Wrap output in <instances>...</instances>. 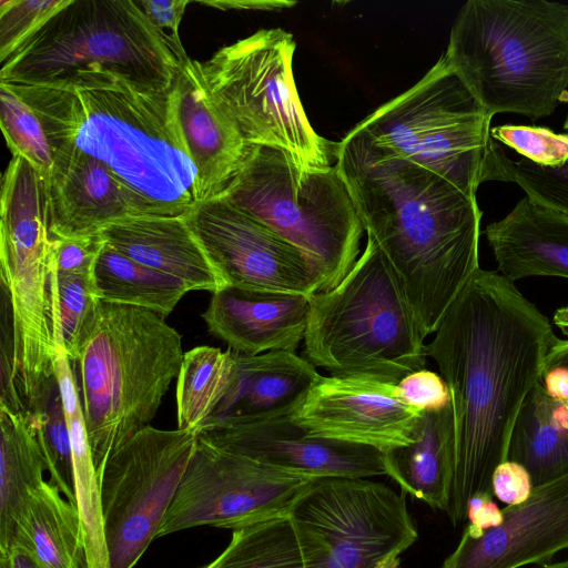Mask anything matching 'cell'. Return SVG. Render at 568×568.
<instances>
[{
    "label": "cell",
    "instance_id": "43",
    "mask_svg": "<svg viewBox=\"0 0 568 568\" xmlns=\"http://www.w3.org/2000/svg\"><path fill=\"white\" fill-rule=\"evenodd\" d=\"M466 519L469 523L463 532L470 538H479L485 530L499 526L504 514L493 500L491 494L477 493L467 501Z\"/></svg>",
    "mask_w": 568,
    "mask_h": 568
},
{
    "label": "cell",
    "instance_id": "21",
    "mask_svg": "<svg viewBox=\"0 0 568 568\" xmlns=\"http://www.w3.org/2000/svg\"><path fill=\"white\" fill-rule=\"evenodd\" d=\"M233 361L226 393L204 425L291 416L322 376L312 363L295 352L273 351L258 355L233 352Z\"/></svg>",
    "mask_w": 568,
    "mask_h": 568
},
{
    "label": "cell",
    "instance_id": "22",
    "mask_svg": "<svg viewBox=\"0 0 568 568\" xmlns=\"http://www.w3.org/2000/svg\"><path fill=\"white\" fill-rule=\"evenodd\" d=\"M484 233L498 270L513 282L530 276L568 278L567 216L525 196Z\"/></svg>",
    "mask_w": 568,
    "mask_h": 568
},
{
    "label": "cell",
    "instance_id": "28",
    "mask_svg": "<svg viewBox=\"0 0 568 568\" xmlns=\"http://www.w3.org/2000/svg\"><path fill=\"white\" fill-rule=\"evenodd\" d=\"M101 302L130 305L166 317L189 292L180 280L145 266L104 243L92 271Z\"/></svg>",
    "mask_w": 568,
    "mask_h": 568
},
{
    "label": "cell",
    "instance_id": "2",
    "mask_svg": "<svg viewBox=\"0 0 568 568\" xmlns=\"http://www.w3.org/2000/svg\"><path fill=\"white\" fill-rule=\"evenodd\" d=\"M334 155L364 231L390 264L424 335L434 334L480 268L476 195L376 145L356 126Z\"/></svg>",
    "mask_w": 568,
    "mask_h": 568
},
{
    "label": "cell",
    "instance_id": "23",
    "mask_svg": "<svg viewBox=\"0 0 568 568\" xmlns=\"http://www.w3.org/2000/svg\"><path fill=\"white\" fill-rule=\"evenodd\" d=\"M100 234L123 255L180 280L189 291L224 287L184 217L130 216Z\"/></svg>",
    "mask_w": 568,
    "mask_h": 568
},
{
    "label": "cell",
    "instance_id": "14",
    "mask_svg": "<svg viewBox=\"0 0 568 568\" xmlns=\"http://www.w3.org/2000/svg\"><path fill=\"white\" fill-rule=\"evenodd\" d=\"M184 219L223 286L306 296L320 291L297 247L223 197L199 202Z\"/></svg>",
    "mask_w": 568,
    "mask_h": 568
},
{
    "label": "cell",
    "instance_id": "19",
    "mask_svg": "<svg viewBox=\"0 0 568 568\" xmlns=\"http://www.w3.org/2000/svg\"><path fill=\"white\" fill-rule=\"evenodd\" d=\"M178 125L196 169L200 202L219 197L239 172L248 144L221 110L202 63L186 58L172 87Z\"/></svg>",
    "mask_w": 568,
    "mask_h": 568
},
{
    "label": "cell",
    "instance_id": "13",
    "mask_svg": "<svg viewBox=\"0 0 568 568\" xmlns=\"http://www.w3.org/2000/svg\"><path fill=\"white\" fill-rule=\"evenodd\" d=\"M314 479L221 449L197 437L158 538L200 526L235 530L286 517Z\"/></svg>",
    "mask_w": 568,
    "mask_h": 568
},
{
    "label": "cell",
    "instance_id": "12",
    "mask_svg": "<svg viewBox=\"0 0 568 568\" xmlns=\"http://www.w3.org/2000/svg\"><path fill=\"white\" fill-rule=\"evenodd\" d=\"M196 443L194 430L149 425L108 458L100 496L110 568H133L158 538Z\"/></svg>",
    "mask_w": 568,
    "mask_h": 568
},
{
    "label": "cell",
    "instance_id": "15",
    "mask_svg": "<svg viewBox=\"0 0 568 568\" xmlns=\"http://www.w3.org/2000/svg\"><path fill=\"white\" fill-rule=\"evenodd\" d=\"M423 412L397 384L362 376H321L291 418L310 436L387 452L413 442Z\"/></svg>",
    "mask_w": 568,
    "mask_h": 568
},
{
    "label": "cell",
    "instance_id": "46",
    "mask_svg": "<svg viewBox=\"0 0 568 568\" xmlns=\"http://www.w3.org/2000/svg\"><path fill=\"white\" fill-rule=\"evenodd\" d=\"M556 366L568 368V339L556 338L546 356L545 372Z\"/></svg>",
    "mask_w": 568,
    "mask_h": 568
},
{
    "label": "cell",
    "instance_id": "10",
    "mask_svg": "<svg viewBox=\"0 0 568 568\" xmlns=\"http://www.w3.org/2000/svg\"><path fill=\"white\" fill-rule=\"evenodd\" d=\"M296 42L261 29L202 63L210 91L247 144L282 149L304 168L329 166L335 145L312 128L292 70Z\"/></svg>",
    "mask_w": 568,
    "mask_h": 568
},
{
    "label": "cell",
    "instance_id": "1",
    "mask_svg": "<svg viewBox=\"0 0 568 568\" xmlns=\"http://www.w3.org/2000/svg\"><path fill=\"white\" fill-rule=\"evenodd\" d=\"M556 338L511 280L479 268L426 345L452 397L455 473L446 514L454 526L466 519L470 497L493 495V473L507 460L516 419Z\"/></svg>",
    "mask_w": 568,
    "mask_h": 568
},
{
    "label": "cell",
    "instance_id": "16",
    "mask_svg": "<svg viewBox=\"0 0 568 568\" xmlns=\"http://www.w3.org/2000/svg\"><path fill=\"white\" fill-rule=\"evenodd\" d=\"M196 433L221 449L315 478L386 476L383 452L310 436L291 416L252 423L213 422Z\"/></svg>",
    "mask_w": 568,
    "mask_h": 568
},
{
    "label": "cell",
    "instance_id": "18",
    "mask_svg": "<svg viewBox=\"0 0 568 568\" xmlns=\"http://www.w3.org/2000/svg\"><path fill=\"white\" fill-rule=\"evenodd\" d=\"M47 184L55 239L99 234L113 223L140 216L131 194L106 165L71 142L55 150Z\"/></svg>",
    "mask_w": 568,
    "mask_h": 568
},
{
    "label": "cell",
    "instance_id": "40",
    "mask_svg": "<svg viewBox=\"0 0 568 568\" xmlns=\"http://www.w3.org/2000/svg\"><path fill=\"white\" fill-rule=\"evenodd\" d=\"M189 2V0L138 1L142 12L164 40L179 63L189 58L179 36V27Z\"/></svg>",
    "mask_w": 568,
    "mask_h": 568
},
{
    "label": "cell",
    "instance_id": "50",
    "mask_svg": "<svg viewBox=\"0 0 568 568\" xmlns=\"http://www.w3.org/2000/svg\"><path fill=\"white\" fill-rule=\"evenodd\" d=\"M0 568H9L8 560L4 555H0Z\"/></svg>",
    "mask_w": 568,
    "mask_h": 568
},
{
    "label": "cell",
    "instance_id": "24",
    "mask_svg": "<svg viewBox=\"0 0 568 568\" xmlns=\"http://www.w3.org/2000/svg\"><path fill=\"white\" fill-rule=\"evenodd\" d=\"M386 476L404 493L447 511L455 473L452 403L423 412L412 443L383 453Z\"/></svg>",
    "mask_w": 568,
    "mask_h": 568
},
{
    "label": "cell",
    "instance_id": "42",
    "mask_svg": "<svg viewBox=\"0 0 568 568\" xmlns=\"http://www.w3.org/2000/svg\"><path fill=\"white\" fill-rule=\"evenodd\" d=\"M532 488L529 473L516 462L507 459L499 464L493 473V495L507 506H517L525 503L529 498Z\"/></svg>",
    "mask_w": 568,
    "mask_h": 568
},
{
    "label": "cell",
    "instance_id": "37",
    "mask_svg": "<svg viewBox=\"0 0 568 568\" xmlns=\"http://www.w3.org/2000/svg\"><path fill=\"white\" fill-rule=\"evenodd\" d=\"M68 0H1L0 61L6 60Z\"/></svg>",
    "mask_w": 568,
    "mask_h": 568
},
{
    "label": "cell",
    "instance_id": "36",
    "mask_svg": "<svg viewBox=\"0 0 568 568\" xmlns=\"http://www.w3.org/2000/svg\"><path fill=\"white\" fill-rule=\"evenodd\" d=\"M490 134L495 141L538 165L558 166L568 159V133H556L542 126L503 124L491 128Z\"/></svg>",
    "mask_w": 568,
    "mask_h": 568
},
{
    "label": "cell",
    "instance_id": "33",
    "mask_svg": "<svg viewBox=\"0 0 568 568\" xmlns=\"http://www.w3.org/2000/svg\"><path fill=\"white\" fill-rule=\"evenodd\" d=\"M29 415L36 424L38 440L50 474V483L64 498L77 506L72 446L58 379Z\"/></svg>",
    "mask_w": 568,
    "mask_h": 568
},
{
    "label": "cell",
    "instance_id": "35",
    "mask_svg": "<svg viewBox=\"0 0 568 568\" xmlns=\"http://www.w3.org/2000/svg\"><path fill=\"white\" fill-rule=\"evenodd\" d=\"M498 180L516 183L534 203L568 217V159L558 166H542L503 150L497 162Z\"/></svg>",
    "mask_w": 568,
    "mask_h": 568
},
{
    "label": "cell",
    "instance_id": "48",
    "mask_svg": "<svg viewBox=\"0 0 568 568\" xmlns=\"http://www.w3.org/2000/svg\"><path fill=\"white\" fill-rule=\"evenodd\" d=\"M376 568H400L399 555H393L379 564Z\"/></svg>",
    "mask_w": 568,
    "mask_h": 568
},
{
    "label": "cell",
    "instance_id": "39",
    "mask_svg": "<svg viewBox=\"0 0 568 568\" xmlns=\"http://www.w3.org/2000/svg\"><path fill=\"white\" fill-rule=\"evenodd\" d=\"M397 388L405 403L422 412L443 409L452 403L445 379L427 368L406 375L397 383Z\"/></svg>",
    "mask_w": 568,
    "mask_h": 568
},
{
    "label": "cell",
    "instance_id": "9",
    "mask_svg": "<svg viewBox=\"0 0 568 568\" xmlns=\"http://www.w3.org/2000/svg\"><path fill=\"white\" fill-rule=\"evenodd\" d=\"M491 119L443 53L418 82L355 126L376 145L476 195L481 183L497 181L503 148L491 138Z\"/></svg>",
    "mask_w": 568,
    "mask_h": 568
},
{
    "label": "cell",
    "instance_id": "17",
    "mask_svg": "<svg viewBox=\"0 0 568 568\" xmlns=\"http://www.w3.org/2000/svg\"><path fill=\"white\" fill-rule=\"evenodd\" d=\"M504 520L479 538L463 532L440 568H521L568 550V473L534 486L529 498L503 508Z\"/></svg>",
    "mask_w": 568,
    "mask_h": 568
},
{
    "label": "cell",
    "instance_id": "25",
    "mask_svg": "<svg viewBox=\"0 0 568 568\" xmlns=\"http://www.w3.org/2000/svg\"><path fill=\"white\" fill-rule=\"evenodd\" d=\"M71 364L67 354L60 351L55 359V376L72 446L75 503L83 530L87 567L110 568L100 477L94 466L79 387Z\"/></svg>",
    "mask_w": 568,
    "mask_h": 568
},
{
    "label": "cell",
    "instance_id": "51",
    "mask_svg": "<svg viewBox=\"0 0 568 568\" xmlns=\"http://www.w3.org/2000/svg\"><path fill=\"white\" fill-rule=\"evenodd\" d=\"M564 129L566 131H568V114H567V118H566L565 123H564Z\"/></svg>",
    "mask_w": 568,
    "mask_h": 568
},
{
    "label": "cell",
    "instance_id": "20",
    "mask_svg": "<svg viewBox=\"0 0 568 568\" xmlns=\"http://www.w3.org/2000/svg\"><path fill=\"white\" fill-rule=\"evenodd\" d=\"M310 297L224 286L212 293L202 317L210 333L233 352H295L304 341Z\"/></svg>",
    "mask_w": 568,
    "mask_h": 568
},
{
    "label": "cell",
    "instance_id": "3",
    "mask_svg": "<svg viewBox=\"0 0 568 568\" xmlns=\"http://www.w3.org/2000/svg\"><path fill=\"white\" fill-rule=\"evenodd\" d=\"M8 84L39 114L53 153L71 142L100 160L131 194L140 216L184 217L200 202L172 88L143 92L125 82L87 90Z\"/></svg>",
    "mask_w": 568,
    "mask_h": 568
},
{
    "label": "cell",
    "instance_id": "32",
    "mask_svg": "<svg viewBox=\"0 0 568 568\" xmlns=\"http://www.w3.org/2000/svg\"><path fill=\"white\" fill-rule=\"evenodd\" d=\"M100 302L94 294L92 273L55 271V343L72 363L94 327Z\"/></svg>",
    "mask_w": 568,
    "mask_h": 568
},
{
    "label": "cell",
    "instance_id": "6",
    "mask_svg": "<svg viewBox=\"0 0 568 568\" xmlns=\"http://www.w3.org/2000/svg\"><path fill=\"white\" fill-rule=\"evenodd\" d=\"M182 337L162 315L100 302L77 359L94 466L150 425L183 361Z\"/></svg>",
    "mask_w": 568,
    "mask_h": 568
},
{
    "label": "cell",
    "instance_id": "8",
    "mask_svg": "<svg viewBox=\"0 0 568 568\" xmlns=\"http://www.w3.org/2000/svg\"><path fill=\"white\" fill-rule=\"evenodd\" d=\"M220 196L297 247L318 292L335 287L362 253L365 231L336 165L304 168L282 149L248 144Z\"/></svg>",
    "mask_w": 568,
    "mask_h": 568
},
{
    "label": "cell",
    "instance_id": "29",
    "mask_svg": "<svg viewBox=\"0 0 568 568\" xmlns=\"http://www.w3.org/2000/svg\"><path fill=\"white\" fill-rule=\"evenodd\" d=\"M555 399L541 383L527 395L513 428L507 459L524 466L534 486L568 473V433L550 422Z\"/></svg>",
    "mask_w": 568,
    "mask_h": 568
},
{
    "label": "cell",
    "instance_id": "30",
    "mask_svg": "<svg viewBox=\"0 0 568 568\" xmlns=\"http://www.w3.org/2000/svg\"><path fill=\"white\" fill-rule=\"evenodd\" d=\"M233 352L197 346L184 353L176 382L178 428L197 432L226 393Z\"/></svg>",
    "mask_w": 568,
    "mask_h": 568
},
{
    "label": "cell",
    "instance_id": "34",
    "mask_svg": "<svg viewBox=\"0 0 568 568\" xmlns=\"http://www.w3.org/2000/svg\"><path fill=\"white\" fill-rule=\"evenodd\" d=\"M0 125L12 155L28 160L48 179L54 153L37 111L14 89L0 82Z\"/></svg>",
    "mask_w": 568,
    "mask_h": 568
},
{
    "label": "cell",
    "instance_id": "7",
    "mask_svg": "<svg viewBox=\"0 0 568 568\" xmlns=\"http://www.w3.org/2000/svg\"><path fill=\"white\" fill-rule=\"evenodd\" d=\"M425 338L390 264L367 236L344 278L311 295L303 357L334 376L397 384L426 368Z\"/></svg>",
    "mask_w": 568,
    "mask_h": 568
},
{
    "label": "cell",
    "instance_id": "31",
    "mask_svg": "<svg viewBox=\"0 0 568 568\" xmlns=\"http://www.w3.org/2000/svg\"><path fill=\"white\" fill-rule=\"evenodd\" d=\"M199 568H305L288 516L233 530L227 547Z\"/></svg>",
    "mask_w": 568,
    "mask_h": 568
},
{
    "label": "cell",
    "instance_id": "4",
    "mask_svg": "<svg viewBox=\"0 0 568 568\" xmlns=\"http://www.w3.org/2000/svg\"><path fill=\"white\" fill-rule=\"evenodd\" d=\"M444 55L489 116H549L568 93V6L548 0H469Z\"/></svg>",
    "mask_w": 568,
    "mask_h": 568
},
{
    "label": "cell",
    "instance_id": "27",
    "mask_svg": "<svg viewBox=\"0 0 568 568\" xmlns=\"http://www.w3.org/2000/svg\"><path fill=\"white\" fill-rule=\"evenodd\" d=\"M0 554L13 540L30 495L45 480V459L32 417L0 407Z\"/></svg>",
    "mask_w": 568,
    "mask_h": 568
},
{
    "label": "cell",
    "instance_id": "11",
    "mask_svg": "<svg viewBox=\"0 0 568 568\" xmlns=\"http://www.w3.org/2000/svg\"><path fill=\"white\" fill-rule=\"evenodd\" d=\"M288 517L305 568H376L418 536L404 496L368 478H316Z\"/></svg>",
    "mask_w": 568,
    "mask_h": 568
},
{
    "label": "cell",
    "instance_id": "5",
    "mask_svg": "<svg viewBox=\"0 0 568 568\" xmlns=\"http://www.w3.org/2000/svg\"><path fill=\"white\" fill-rule=\"evenodd\" d=\"M179 70L138 1L68 0L1 62L0 82L73 89L98 77L162 92Z\"/></svg>",
    "mask_w": 568,
    "mask_h": 568
},
{
    "label": "cell",
    "instance_id": "38",
    "mask_svg": "<svg viewBox=\"0 0 568 568\" xmlns=\"http://www.w3.org/2000/svg\"><path fill=\"white\" fill-rule=\"evenodd\" d=\"M0 320V407L16 413H26L16 383V347L11 301L1 285Z\"/></svg>",
    "mask_w": 568,
    "mask_h": 568
},
{
    "label": "cell",
    "instance_id": "47",
    "mask_svg": "<svg viewBox=\"0 0 568 568\" xmlns=\"http://www.w3.org/2000/svg\"><path fill=\"white\" fill-rule=\"evenodd\" d=\"M554 323L560 328L562 334L568 337V306L558 308L555 312Z\"/></svg>",
    "mask_w": 568,
    "mask_h": 568
},
{
    "label": "cell",
    "instance_id": "44",
    "mask_svg": "<svg viewBox=\"0 0 568 568\" xmlns=\"http://www.w3.org/2000/svg\"><path fill=\"white\" fill-rule=\"evenodd\" d=\"M544 387L548 396L557 402L568 403V368L556 366L545 372Z\"/></svg>",
    "mask_w": 568,
    "mask_h": 568
},
{
    "label": "cell",
    "instance_id": "41",
    "mask_svg": "<svg viewBox=\"0 0 568 568\" xmlns=\"http://www.w3.org/2000/svg\"><path fill=\"white\" fill-rule=\"evenodd\" d=\"M104 243L100 233L82 237L55 239V271L58 273H92Z\"/></svg>",
    "mask_w": 568,
    "mask_h": 568
},
{
    "label": "cell",
    "instance_id": "26",
    "mask_svg": "<svg viewBox=\"0 0 568 568\" xmlns=\"http://www.w3.org/2000/svg\"><path fill=\"white\" fill-rule=\"evenodd\" d=\"M14 545L45 568H88L78 508L50 481L30 495L14 528Z\"/></svg>",
    "mask_w": 568,
    "mask_h": 568
},
{
    "label": "cell",
    "instance_id": "45",
    "mask_svg": "<svg viewBox=\"0 0 568 568\" xmlns=\"http://www.w3.org/2000/svg\"><path fill=\"white\" fill-rule=\"evenodd\" d=\"M4 555L9 568H45L30 551L20 547L12 546Z\"/></svg>",
    "mask_w": 568,
    "mask_h": 568
},
{
    "label": "cell",
    "instance_id": "49",
    "mask_svg": "<svg viewBox=\"0 0 568 568\" xmlns=\"http://www.w3.org/2000/svg\"><path fill=\"white\" fill-rule=\"evenodd\" d=\"M538 568H568V559L557 561V562H548L545 565H540Z\"/></svg>",
    "mask_w": 568,
    "mask_h": 568
}]
</instances>
